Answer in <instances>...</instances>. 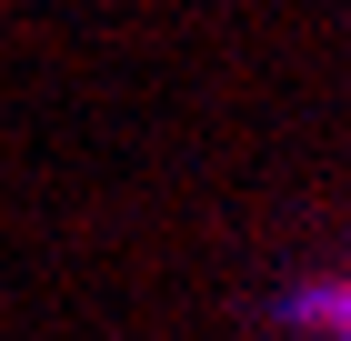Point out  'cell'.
<instances>
[{"instance_id": "1", "label": "cell", "mask_w": 351, "mask_h": 341, "mask_svg": "<svg viewBox=\"0 0 351 341\" xmlns=\"http://www.w3.org/2000/svg\"><path fill=\"white\" fill-rule=\"evenodd\" d=\"M291 331L351 341V271H322V281H301V291H291Z\"/></svg>"}]
</instances>
